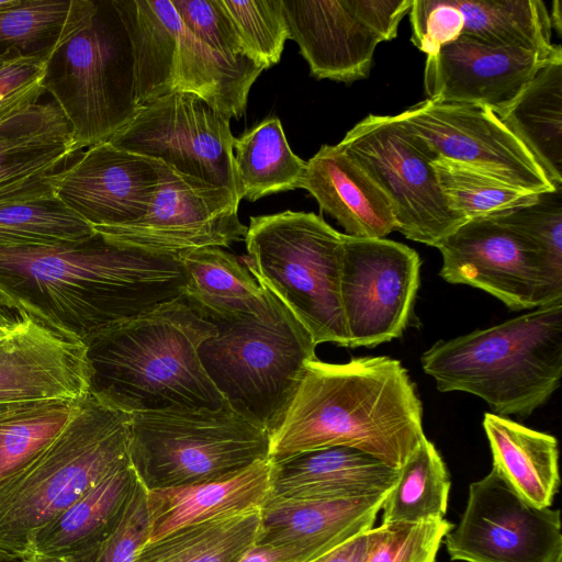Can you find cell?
Listing matches in <instances>:
<instances>
[{
    "instance_id": "1f68e13d",
    "label": "cell",
    "mask_w": 562,
    "mask_h": 562,
    "mask_svg": "<svg viewBox=\"0 0 562 562\" xmlns=\"http://www.w3.org/2000/svg\"><path fill=\"white\" fill-rule=\"evenodd\" d=\"M95 234L93 227L54 193L50 180L0 199V247L75 243Z\"/></svg>"
},
{
    "instance_id": "ba28073f",
    "label": "cell",
    "mask_w": 562,
    "mask_h": 562,
    "mask_svg": "<svg viewBox=\"0 0 562 562\" xmlns=\"http://www.w3.org/2000/svg\"><path fill=\"white\" fill-rule=\"evenodd\" d=\"M131 416V463L147 491L220 480L269 459V432L226 401L214 411Z\"/></svg>"
},
{
    "instance_id": "d590c367",
    "label": "cell",
    "mask_w": 562,
    "mask_h": 562,
    "mask_svg": "<svg viewBox=\"0 0 562 562\" xmlns=\"http://www.w3.org/2000/svg\"><path fill=\"white\" fill-rule=\"evenodd\" d=\"M79 401L36 402L0 412V486L52 442Z\"/></svg>"
},
{
    "instance_id": "5b68a950",
    "label": "cell",
    "mask_w": 562,
    "mask_h": 562,
    "mask_svg": "<svg viewBox=\"0 0 562 562\" xmlns=\"http://www.w3.org/2000/svg\"><path fill=\"white\" fill-rule=\"evenodd\" d=\"M41 86L68 121L78 149L108 142L133 119L139 105L132 48L113 0H70Z\"/></svg>"
},
{
    "instance_id": "8d00e7d4",
    "label": "cell",
    "mask_w": 562,
    "mask_h": 562,
    "mask_svg": "<svg viewBox=\"0 0 562 562\" xmlns=\"http://www.w3.org/2000/svg\"><path fill=\"white\" fill-rule=\"evenodd\" d=\"M431 165L448 206L465 222L503 215L539 195L457 161L438 158Z\"/></svg>"
},
{
    "instance_id": "6da1fadb",
    "label": "cell",
    "mask_w": 562,
    "mask_h": 562,
    "mask_svg": "<svg viewBox=\"0 0 562 562\" xmlns=\"http://www.w3.org/2000/svg\"><path fill=\"white\" fill-rule=\"evenodd\" d=\"M183 290L179 255L115 245L98 233L75 243L0 247L2 303L83 345Z\"/></svg>"
},
{
    "instance_id": "e0dca14e",
    "label": "cell",
    "mask_w": 562,
    "mask_h": 562,
    "mask_svg": "<svg viewBox=\"0 0 562 562\" xmlns=\"http://www.w3.org/2000/svg\"><path fill=\"white\" fill-rule=\"evenodd\" d=\"M160 184L139 220L95 226L105 240L142 250L179 255L204 247H229L245 238L238 196L225 187L186 176L159 161Z\"/></svg>"
},
{
    "instance_id": "681fc988",
    "label": "cell",
    "mask_w": 562,
    "mask_h": 562,
    "mask_svg": "<svg viewBox=\"0 0 562 562\" xmlns=\"http://www.w3.org/2000/svg\"><path fill=\"white\" fill-rule=\"evenodd\" d=\"M19 317V311L8 307L0 310V341L12 330Z\"/></svg>"
},
{
    "instance_id": "bcb514c9",
    "label": "cell",
    "mask_w": 562,
    "mask_h": 562,
    "mask_svg": "<svg viewBox=\"0 0 562 562\" xmlns=\"http://www.w3.org/2000/svg\"><path fill=\"white\" fill-rule=\"evenodd\" d=\"M45 56H24L8 59L0 67V102L38 81Z\"/></svg>"
},
{
    "instance_id": "f6af8a7d",
    "label": "cell",
    "mask_w": 562,
    "mask_h": 562,
    "mask_svg": "<svg viewBox=\"0 0 562 562\" xmlns=\"http://www.w3.org/2000/svg\"><path fill=\"white\" fill-rule=\"evenodd\" d=\"M355 14L381 42L397 35L402 18L409 12L413 0H349Z\"/></svg>"
},
{
    "instance_id": "7c38bea8",
    "label": "cell",
    "mask_w": 562,
    "mask_h": 562,
    "mask_svg": "<svg viewBox=\"0 0 562 562\" xmlns=\"http://www.w3.org/2000/svg\"><path fill=\"white\" fill-rule=\"evenodd\" d=\"M229 121L200 97L173 92L142 104L109 142L238 196Z\"/></svg>"
},
{
    "instance_id": "f5cc1de1",
    "label": "cell",
    "mask_w": 562,
    "mask_h": 562,
    "mask_svg": "<svg viewBox=\"0 0 562 562\" xmlns=\"http://www.w3.org/2000/svg\"><path fill=\"white\" fill-rule=\"evenodd\" d=\"M0 562H23V557L15 553L0 551Z\"/></svg>"
},
{
    "instance_id": "ffe728a7",
    "label": "cell",
    "mask_w": 562,
    "mask_h": 562,
    "mask_svg": "<svg viewBox=\"0 0 562 562\" xmlns=\"http://www.w3.org/2000/svg\"><path fill=\"white\" fill-rule=\"evenodd\" d=\"M552 54L486 43L461 34L436 55L427 56L424 87L427 99L447 103L481 104L493 111L505 108Z\"/></svg>"
},
{
    "instance_id": "ac0fdd59",
    "label": "cell",
    "mask_w": 562,
    "mask_h": 562,
    "mask_svg": "<svg viewBox=\"0 0 562 562\" xmlns=\"http://www.w3.org/2000/svg\"><path fill=\"white\" fill-rule=\"evenodd\" d=\"M49 180L55 195L92 227L124 225L147 213L160 184L159 160L108 140Z\"/></svg>"
},
{
    "instance_id": "f546056e",
    "label": "cell",
    "mask_w": 562,
    "mask_h": 562,
    "mask_svg": "<svg viewBox=\"0 0 562 562\" xmlns=\"http://www.w3.org/2000/svg\"><path fill=\"white\" fill-rule=\"evenodd\" d=\"M555 187H562V54L549 60L503 109L494 111Z\"/></svg>"
},
{
    "instance_id": "52a82bcc",
    "label": "cell",
    "mask_w": 562,
    "mask_h": 562,
    "mask_svg": "<svg viewBox=\"0 0 562 562\" xmlns=\"http://www.w3.org/2000/svg\"><path fill=\"white\" fill-rule=\"evenodd\" d=\"M244 261L315 345L349 346L340 301L342 234L311 212L250 217Z\"/></svg>"
},
{
    "instance_id": "7dc6e473",
    "label": "cell",
    "mask_w": 562,
    "mask_h": 562,
    "mask_svg": "<svg viewBox=\"0 0 562 562\" xmlns=\"http://www.w3.org/2000/svg\"><path fill=\"white\" fill-rule=\"evenodd\" d=\"M367 531L359 533L312 562H364Z\"/></svg>"
},
{
    "instance_id": "484cf974",
    "label": "cell",
    "mask_w": 562,
    "mask_h": 562,
    "mask_svg": "<svg viewBox=\"0 0 562 562\" xmlns=\"http://www.w3.org/2000/svg\"><path fill=\"white\" fill-rule=\"evenodd\" d=\"M270 491L269 459L220 480L147 491V542L183 526L261 509Z\"/></svg>"
},
{
    "instance_id": "f35d334b",
    "label": "cell",
    "mask_w": 562,
    "mask_h": 562,
    "mask_svg": "<svg viewBox=\"0 0 562 562\" xmlns=\"http://www.w3.org/2000/svg\"><path fill=\"white\" fill-rule=\"evenodd\" d=\"M244 53L265 69L279 63L289 29L282 0H217Z\"/></svg>"
},
{
    "instance_id": "60d3db41",
    "label": "cell",
    "mask_w": 562,
    "mask_h": 562,
    "mask_svg": "<svg viewBox=\"0 0 562 562\" xmlns=\"http://www.w3.org/2000/svg\"><path fill=\"white\" fill-rule=\"evenodd\" d=\"M495 218L526 237L562 276V187Z\"/></svg>"
},
{
    "instance_id": "836d02e7",
    "label": "cell",
    "mask_w": 562,
    "mask_h": 562,
    "mask_svg": "<svg viewBox=\"0 0 562 562\" xmlns=\"http://www.w3.org/2000/svg\"><path fill=\"white\" fill-rule=\"evenodd\" d=\"M464 26L462 34L486 43L547 54L561 48L551 42L549 11L541 0H453Z\"/></svg>"
},
{
    "instance_id": "4fadbf2b",
    "label": "cell",
    "mask_w": 562,
    "mask_h": 562,
    "mask_svg": "<svg viewBox=\"0 0 562 562\" xmlns=\"http://www.w3.org/2000/svg\"><path fill=\"white\" fill-rule=\"evenodd\" d=\"M436 248L445 281L483 290L513 311L562 301V276L526 237L495 217L464 222Z\"/></svg>"
},
{
    "instance_id": "d4e9b609",
    "label": "cell",
    "mask_w": 562,
    "mask_h": 562,
    "mask_svg": "<svg viewBox=\"0 0 562 562\" xmlns=\"http://www.w3.org/2000/svg\"><path fill=\"white\" fill-rule=\"evenodd\" d=\"M300 188L308 191L348 236L384 238L397 228L386 194L338 145H323L306 161Z\"/></svg>"
},
{
    "instance_id": "e575fe53",
    "label": "cell",
    "mask_w": 562,
    "mask_h": 562,
    "mask_svg": "<svg viewBox=\"0 0 562 562\" xmlns=\"http://www.w3.org/2000/svg\"><path fill=\"white\" fill-rule=\"evenodd\" d=\"M450 486L440 453L425 437L400 469L398 479L382 504V524L445 518Z\"/></svg>"
},
{
    "instance_id": "ab89813d",
    "label": "cell",
    "mask_w": 562,
    "mask_h": 562,
    "mask_svg": "<svg viewBox=\"0 0 562 562\" xmlns=\"http://www.w3.org/2000/svg\"><path fill=\"white\" fill-rule=\"evenodd\" d=\"M453 526L445 518L381 524L367 531L364 562H435Z\"/></svg>"
},
{
    "instance_id": "277c9868",
    "label": "cell",
    "mask_w": 562,
    "mask_h": 562,
    "mask_svg": "<svg viewBox=\"0 0 562 562\" xmlns=\"http://www.w3.org/2000/svg\"><path fill=\"white\" fill-rule=\"evenodd\" d=\"M439 392H465L493 414L527 417L560 386L562 301L498 325L439 340L420 357Z\"/></svg>"
},
{
    "instance_id": "f907efd6",
    "label": "cell",
    "mask_w": 562,
    "mask_h": 562,
    "mask_svg": "<svg viewBox=\"0 0 562 562\" xmlns=\"http://www.w3.org/2000/svg\"><path fill=\"white\" fill-rule=\"evenodd\" d=\"M561 1L554 0L552 2V11L549 13L550 15V22L551 27L555 30L557 34L559 36H562V9H561Z\"/></svg>"
},
{
    "instance_id": "9a60e30c",
    "label": "cell",
    "mask_w": 562,
    "mask_h": 562,
    "mask_svg": "<svg viewBox=\"0 0 562 562\" xmlns=\"http://www.w3.org/2000/svg\"><path fill=\"white\" fill-rule=\"evenodd\" d=\"M443 542L452 561L562 562L560 509L530 504L493 467L470 484L465 509Z\"/></svg>"
},
{
    "instance_id": "7a4b0ae2",
    "label": "cell",
    "mask_w": 562,
    "mask_h": 562,
    "mask_svg": "<svg viewBox=\"0 0 562 562\" xmlns=\"http://www.w3.org/2000/svg\"><path fill=\"white\" fill-rule=\"evenodd\" d=\"M425 438L423 408L401 361L359 357L310 360L278 427L269 460L346 446L400 470Z\"/></svg>"
},
{
    "instance_id": "30bf717a",
    "label": "cell",
    "mask_w": 562,
    "mask_h": 562,
    "mask_svg": "<svg viewBox=\"0 0 562 562\" xmlns=\"http://www.w3.org/2000/svg\"><path fill=\"white\" fill-rule=\"evenodd\" d=\"M277 303L271 319L215 324L216 334L199 348L202 366L224 400L269 435L280 424L306 363L317 358L310 333Z\"/></svg>"
},
{
    "instance_id": "44dd1931",
    "label": "cell",
    "mask_w": 562,
    "mask_h": 562,
    "mask_svg": "<svg viewBox=\"0 0 562 562\" xmlns=\"http://www.w3.org/2000/svg\"><path fill=\"white\" fill-rule=\"evenodd\" d=\"M41 79L0 102V199L43 184L78 147Z\"/></svg>"
},
{
    "instance_id": "2e32d148",
    "label": "cell",
    "mask_w": 562,
    "mask_h": 562,
    "mask_svg": "<svg viewBox=\"0 0 562 562\" xmlns=\"http://www.w3.org/2000/svg\"><path fill=\"white\" fill-rule=\"evenodd\" d=\"M422 260L407 245L342 234L340 301L349 348L400 338L415 304Z\"/></svg>"
},
{
    "instance_id": "7bdbcfd3",
    "label": "cell",
    "mask_w": 562,
    "mask_h": 562,
    "mask_svg": "<svg viewBox=\"0 0 562 562\" xmlns=\"http://www.w3.org/2000/svg\"><path fill=\"white\" fill-rule=\"evenodd\" d=\"M148 535L147 491L139 482L114 532L95 550L72 560L75 562H135L137 551L147 542Z\"/></svg>"
},
{
    "instance_id": "db71d44e",
    "label": "cell",
    "mask_w": 562,
    "mask_h": 562,
    "mask_svg": "<svg viewBox=\"0 0 562 562\" xmlns=\"http://www.w3.org/2000/svg\"><path fill=\"white\" fill-rule=\"evenodd\" d=\"M14 0H0V8L8 7L12 4Z\"/></svg>"
},
{
    "instance_id": "11a10c76",
    "label": "cell",
    "mask_w": 562,
    "mask_h": 562,
    "mask_svg": "<svg viewBox=\"0 0 562 562\" xmlns=\"http://www.w3.org/2000/svg\"><path fill=\"white\" fill-rule=\"evenodd\" d=\"M2 308H7V306L2 303L1 299H0V310ZM9 308V307H8Z\"/></svg>"
},
{
    "instance_id": "83f0119b",
    "label": "cell",
    "mask_w": 562,
    "mask_h": 562,
    "mask_svg": "<svg viewBox=\"0 0 562 562\" xmlns=\"http://www.w3.org/2000/svg\"><path fill=\"white\" fill-rule=\"evenodd\" d=\"M138 483L131 462L113 471L33 532L25 553L74 559L95 550L119 526Z\"/></svg>"
},
{
    "instance_id": "5bb4252c",
    "label": "cell",
    "mask_w": 562,
    "mask_h": 562,
    "mask_svg": "<svg viewBox=\"0 0 562 562\" xmlns=\"http://www.w3.org/2000/svg\"><path fill=\"white\" fill-rule=\"evenodd\" d=\"M434 161L445 158L532 193L555 187L535 156L490 108L426 99L396 114Z\"/></svg>"
},
{
    "instance_id": "7402d4cb",
    "label": "cell",
    "mask_w": 562,
    "mask_h": 562,
    "mask_svg": "<svg viewBox=\"0 0 562 562\" xmlns=\"http://www.w3.org/2000/svg\"><path fill=\"white\" fill-rule=\"evenodd\" d=\"M387 493L333 499L269 497L255 544L278 548L283 562H312L375 522Z\"/></svg>"
},
{
    "instance_id": "f1b7e54d",
    "label": "cell",
    "mask_w": 562,
    "mask_h": 562,
    "mask_svg": "<svg viewBox=\"0 0 562 562\" xmlns=\"http://www.w3.org/2000/svg\"><path fill=\"white\" fill-rule=\"evenodd\" d=\"M483 428L493 467L530 504L550 507L560 486L555 437L493 413L484 414Z\"/></svg>"
},
{
    "instance_id": "ee69618b",
    "label": "cell",
    "mask_w": 562,
    "mask_h": 562,
    "mask_svg": "<svg viewBox=\"0 0 562 562\" xmlns=\"http://www.w3.org/2000/svg\"><path fill=\"white\" fill-rule=\"evenodd\" d=\"M412 43L427 56L458 40L464 21L453 0H413L409 10Z\"/></svg>"
},
{
    "instance_id": "74e56055",
    "label": "cell",
    "mask_w": 562,
    "mask_h": 562,
    "mask_svg": "<svg viewBox=\"0 0 562 562\" xmlns=\"http://www.w3.org/2000/svg\"><path fill=\"white\" fill-rule=\"evenodd\" d=\"M69 5L70 0H14L0 8V58L46 56Z\"/></svg>"
},
{
    "instance_id": "603a6c76",
    "label": "cell",
    "mask_w": 562,
    "mask_h": 562,
    "mask_svg": "<svg viewBox=\"0 0 562 562\" xmlns=\"http://www.w3.org/2000/svg\"><path fill=\"white\" fill-rule=\"evenodd\" d=\"M289 40L296 42L316 79L351 83L371 69L380 38L349 0H282Z\"/></svg>"
},
{
    "instance_id": "d6986e66",
    "label": "cell",
    "mask_w": 562,
    "mask_h": 562,
    "mask_svg": "<svg viewBox=\"0 0 562 562\" xmlns=\"http://www.w3.org/2000/svg\"><path fill=\"white\" fill-rule=\"evenodd\" d=\"M19 313V321L0 341V412L85 397L90 382L86 345Z\"/></svg>"
},
{
    "instance_id": "b9f144b4",
    "label": "cell",
    "mask_w": 562,
    "mask_h": 562,
    "mask_svg": "<svg viewBox=\"0 0 562 562\" xmlns=\"http://www.w3.org/2000/svg\"><path fill=\"white\" fill-rule=\"evenodd\" d=\"M188 30L204 45L233 64H254L244 53L217 0H170Z\"/></svg>"
},
{
    "instance_id": "8fae6325",
    "label": "cell",
    "mask_w": 562,
    "mask_h": 562,
    "mask_svg": "<svg viewBox=\"0 0 562 562\" xmlns=\"http://www.w3.org/2000/svg\"><path fill=\"white\" fill-rule=\"evenodd\" d=\"M337 145L386 194L406 238L437 247L465 222L448 206L429 156L396 115L370 114Z\"/></svg>"
},
{
    "instance_id": "4dcf8cb0",
    "label": "cell",
    "mask_w": 562,
    "mask_h": 562,
    "mask_svg": "<svg viewBox=\"0 0 562 562\" xmlns=\"http://www.w3.org/2000/svg\"><path fill=\"white\" fill-rule=\"evenodd\" d=\"M239 199L251 202L300 188L306 161L289 146L278 117H268L234 139Z\"/></svg>"
},
{
    "instance_id": "d6a6232c",
    "label": "cell",
    "mask_w": 562,
    "mask_h": 562,
    "mask_svg": "<svg viewBox=\"0 0 562 562\" xmlns=\"http://www.w3.org/2000/svg\"><path fill=\"white\" fill-rule=\"evenodd\" d=\"M260 510L178 528L145 542L135 562H236L256 541Z\"/></svg>"
},
{
    "instance_id": "3957f363",
    "label": "cell",
    "mask_w": 562,
    "mask_h": 562,
    "mask_svg": "<svg viewBox=\"0 0 562 562\" xmlns=\"http://www.w3.org/2000/svg\"><path fill=\"white\" fill-rule=\"evenodd\" d=\"M216 327L183 296L94 336L87 345L89 392L128 414L218 409L200 346Z\"/></svg>"
},
{
    "instance_id": "8992f818",
    "label": "cell",
    "mask_w": 562,
    "mask_h": 562,
    "mask_svg": "<svg viewBox=\"0 0 562 562\" xmlns=\"http://www.w3.org/2000/svg\"><path fill=\"white\" fill-rule=\"evenodd\" d=\"M131 414L90 392L52 442L0 486V551L23 555L33 532L131 462Z\"/></svg>"
},
{
    "instance_id": "9c48e42d",
    "label": "cell",
    "mask_w": 562,
    "mask_h": 562,
    "mask_svg": "<svg viewBox=\"0 0 562 562\" xmlns=\"http://www.w3.org/2000/svg\"><path fill=\"white\" fill-rule=\"evenodd\" d=\"M126 29L140 106L173 92L193 93L227 119L244 115L262 68L233 64L201 43L170 0H113Z\"/></svg>"
},
{
    "instance_id": "4316f807",
    "label": "cell",
    "mask_w": 562,
    "mask_h": 562,
    "mask_svg": "<svg viewBox=\"0 0 562 562\" xmlns=\"http://www.w3.org/2000/svg\"><path fill=\"white\" fill-rule=\"evenodd\" d=\"M179 261L184 301L213 325L276 316V297L235 255L221 247H204L179 254Z\"/></svg>"
},
{
    "instance_id": "816d5d0a",
    "label": "cell",
    "mask_w": 562,
    "mask_h": 562,
    "mask_svg": "<svg viewBox=\"0 0 562 562\" xmlns=\"http://www.w3.org/2000/svg\"><path fill=\"white\" fill-rule=\"evenodd\" d=\"M23 562H75L70 558H55V557H47L42 555L33 552H27L22 555Z\"/></svg>"
},
{
    "instance_id": "c3c4849f",
    "label": "cell",
    "mask_w": 562,
    "mask_h": 562,
    "mask_svg": "<svg viewBox=\"0 0 562 562\" xmlns=\"http://www.w3.org/2000/svg\"><path fill=\"white\" fill-rule=\"evenodd\" d=\"M236 562H283L282 551L278 548L252 544Z\"/></svg>"
},
{
    "instance_id": "cb8c5ba5",
    "label": "cell",
    "mask_w": 562,
    "mask_h": 562,
    "mask_svg": "<svg viewBox=\"0 0 562 562\" xmlns=\"http://www.w3.org/2000/svg\"><path fill=\"white\" fill-rule=\"evenodd\" d=\"M400 470L361 450L334 446L271 461L270 497L333 499L389 493Z\"/></svg>"
}]
</instances>
